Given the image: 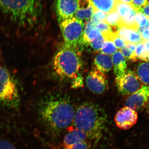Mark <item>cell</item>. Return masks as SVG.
Here are the masks:
<instances>
[{
    "label": "cell",
    "instance_id": "d4e9b609",
    "mask_svg": "<svg viewBox=\"0 0 149 149\" xmlns=\"http://www.w3.org/2000/svg\"><path fill=\"white\" fill-rule=\"evenodd\" d=\"M107 13L101 11L95 10L91 19V21L94 24H97L101 22H104Z\"/></svg>",
    "mask_w": 149,
    "mask_h": 149
},
{
    "label": "cell",
    "instance_id": "4fadbf2b",
    "mask_svg": "<svg viewBox=\"0 0 149 149\" xmlns=\"http://www.w3.org/2000/svg\"><path fill=\"white\" fill-rule=\"evenodd\" d=\"M95 10L91 0H78L74 17L82 21H88L91 19Z\"/></svg>",
    "mask_w": 149,
    "mask_h": 149
},
{
    "label": "cell",
    "instance_id": "ffe728a7",
    "mask_svg": "<svg viewBox=\"0 0 149 149\" xmlns=\"http://www.w3.org/2000/svg\"><path fill=\"white\" fill-rule=\"evenodd\" d=\"M104 22L111 27H118L119 26L120 22V17L115 9L107 13Z\"/></svg>",
    "mask_w": 149,
    "mask_h": 149
},
{
    "label": "cell",
    "instance_id": "2e32d148",
    "mask_svg": "<svg viewBox=\"0 0 149 149\" xmlns=\"http://www.w3.org/2000/svg\"><path fill=\"white\" fill-rule=\"evenodd\" d=\"M85 25L83 33V45L89 44L102 35L100 31L96 29L95 24L92 23L91 19L87 21Z\"/></svg>",
    "mask_w": 149,
    "mask_h": 149
},
{
    "label": "cell",
    "instance_id": "e575fe53",
    "mask_svg": "<svg viewBox=\"0 0 149 149\" xmlns=\"http://www.w3.org/2000/svg\"><path fill=\"white\" fill-rule=\"evenodd\" d=\"M118 1L119 2L131 4L132 2V0H118Z\"/></svg>",
    "mask_w": 149,
    "mask_h": 149
},
{
    "label": "cell",
    "instance_id": "9c48e42d",
    "mask_svg": "<svg viewBox=\"0 0 149 149\" xmlns=\"http://www.w3.org/2000/svg\"><path fill=\"white\" fill-rule=\"evenodd\" d=\"M137 112L127 106L120 109L116 113L114 121L116 126L123 130H127L133 127L137 122Z\"/></svg>",
    "mask_w": 149,
    "mask_h": 149
},
{
    "label": "cell",
    "instance_id": "ba28073f",
    "mask_svg": "<svg viewBox=\"0 0 149 149\" xmlns=\"http://www.w3.org/2000/svg\"><path fill=\"white\" fill-rule=\"evenodd\" d=\"M115 10L119 15L120 19V26L138 30V25L136 21L137 12L130 4L117 2Z\"/></svg>",
    "mask_w": 149,
    "mask_h": 149
},
{
    "label": "cell",
    "instance_id": "d590c367",
    "mask_svg": "<svg viewBox=\"0 0 149 149\" xmlns=\"http://www.w3.org/2000/svg\"><path fill=\"white\" fill-rule=\"evenodd\" d=\"M0 61H1V60H0ZM0 65H1V64H0Z\"/></svg>",
    "mask_w": 149,
    "mask_h": 149
},
{
    "label": "cell",
    "instance_id": "836d02e7",
    "mask_svg": "<svg viewBox=\"0 0 149 149\" xmlns=\"http://www.w3.org/2000/svg\"><path fill=\"white\" fill-rule=\"evenodd\" d=\"M143 44L144 46H145L147 50L149 52V40L143 41Z\"/></svg>",
    "mask_w": 149,
    "mask_h": 149
},
{
    "label": "cell",
    "instance_id": "1f68e13d",
    "mask_svg": "<svg viewBox=\"0 0 149 149\" xmlns=\"http://www.w3.org/2000/svg\"><path fill=\"white\" fill-rule=\"evenodd\" d=\"M139 12L142 13L144 15L149 18V3L143 7Z\"/></svg>",
    "mask_w": 149,
    "mask_h": 149
},
{
    "label": "cell",
    "instance_id": "5bb4252c",
    "mask_svg": "<svg viewBox=\"0 0 149 149\" xmlns=\"http://www.w3.org/2000/svg\"><path fill=\"white\" fill-rule=\"evenodd\" d=\"M94 65L96 69L103 72H109L113 66L111 58L108 55L99 54L94 59Z\"/></svg>",
    "mask_w": 149,
    "mask_h": 149
},
{
    "label": "cell",
    "instance_id": "83f0119b",
    "mask_svg": "<svg viewBox=\"0 0 149 149\" xmlns=\"http://www.w3.org/2000/svg\"><path fill=\"white\" fill-rule=\"evenodd\" d=\"M110 41L114 44L117 49L121 50L125 46V42L118 36L116 33L111 39Z\"/></svg>",
    "mask_w": 149,
    "mask_h": 149
},
{
    "label": "cell",
    "instance_id": "9a60e30c",
    "mask_svg": "<svg viewBox=\"0 0 149 149\" xmlns=\"http://www.w3.org/2000/svg\"><path fill=\"white\" fill-rule=\"evenodd\" d=\"M112 61L116 77H119L127 70L126 59L121 52L118 51L113 55Z\"/></svg>",
    "mask_w": 149,
    "mask_h": 149
},
{
    "label": "cell",
    "instance_id": "cb8c5ba5",
    "mask_svg": "<svg viewBox=\"0 0 149 149\" xmlns=\"http://www.w3.org/2000/svg\"><path fill=\"white\" fill-rule=\"evenodd\" d=\"M101 51L102 54L109 55L114 54L117 51V48L111 41L105 40Z\"/></svg>",
    "mask_w": 149,
    "mask_h": 149
},
{
    "label": "cell",
    "instance_id": "30bf717a",
    "mask_svg": "<svg viewBox=\"0 0 149 149\" xmlns=\"http://www.w3.org/2000/svg\"><path fill=\"white\" fill-rule=\"evenodd\" d=\"M86 82L88 89L96 94L103 93L108 88V80L105 74L96 68L88 74Z\"/></svg>",
    "mask_w": 149,
    "mask_h": 149
},
{
    "label": "cell",
    "instance_id": "4316f807",
    "mask_svg": "<svg viewBox=\"0 0 149 149\" xmlns=\"http://www.w3.org/2000/svg\"><path fill=\"white\" fill-rule=\"evenodd\" d=\"M120 50H121L120 52H121L125 58H126L128 59L133 62H136L138 60V58L136 57L135 52L130 50L128 48L126 47L125 46Z\"/></svg>",
    "mask_w": 149,
    "mask_h": 149
},
{
    "label": "cell",
    "instance_id": "d6986e66",
    "mask_svg": "<svg viewBox=\"0 0 149 149\" xmlns=\"http://www.w3.org/2000/svg\"><path fill=\"white\" fill-rule=\"evenodd\" d=\"M90 147L88 140L76 143L63 141L61 143L54 146L51 149H90Z\"/></svg>",
    "mask_w": 149,
    "mask_h": 149
},
{
    "label": "cell",
    "instance_id": "6da1fadb",
    "mask_svg": "<svg viewBox=\"0 0 149 149\" xmlns=\"http://www.w3.org/2000/svg\"><path fill=\"white\" fill-rule=\"evenodd\" d=\"M75 111L68 99H51L44 103L40 109V116L48 131L58 135L73 122Z\"/></svg>",
    "mask_w": 149,
    "mask_h": 149
},
{
    "label": "cell",
    "instance_id": "ac0fdd59",
    "mask_svg": "<svg viewBox=\"0 0 149 149\" xmlns=\"http://www.w3.org/2000/svg\"><path fill=\"white\" fill-rule=\"evenodd\" d=\"M135 73L143 84L149 85V61L139 63Z\"/></svg>",
    "mask_w": 149,
    "mask_h": 149
},
{
    "label": "cell",
    "instance_id": "7a4b0ae2",
    "mask_svg": "<svg viewBox=\"0 0 149 149\" xmlns=\"http://www.w3.org/2000/svg\"><path fill=\"white\" fill-rule=\"evenodd\" d=\"M107 116L101 107L92 102L80 104L74 112V128L86 134L89 140L98 142L103 136Z\"/></svg>",
    "mask_w": 149,
    "mask_h": 149
},
{
    "label": "cell",
    "instance_id": "7c38bea8",
    "mask_svg": "<svg viewBox=\"0 0 149 149\" xmlns=\"http://www.w3.org/2000/svg\"><path fill=\"white\" fill-rule=\"evenodd\" d=\"M78 0H56L55 7L59 21L74 17Z\"/></svg>",
    "mask_w": 149,
    "mask_h": 149
},
{
    "label": "cell",
    "instance_id": "52a82bcc",
    "mask_svg": "<svg viewBox=\"0 0 149 149\" xmlns=\"http://www.w3.org/2000/svg\"><path fill=\"white\" fill-rule=\"evenodd\" d=\"M116 83L118 91L123 96L130 95L143 85L135 72L130 70H126L122 75L116 77Z\"/></svg>",
    "mask_w": 149,
    "mask_h": 149
},
{
    "label": "cell",
    "instance_id": "44dd1931",
    "mask_svg": "<svg viewBox=\"0 0 149 149\" xmlns=\"http://www.w3.org/2000/svg\"><path fill=\"white\" fill-rule=\"evenodd\" d=\"M136 21L138 25V30L141 33L145 29L149 28V18L140 12H137Z\"/></svg>",
    "mask_w": 149,
    "mask_h": 149
},
{
    "label": "cell",
    "instance_id": "e0dca14e",
    "mask_svg": "<svg viewBox=\"0 0 149 149\" xmlns=\"http://www.w3.org/2000/svg\"><path fill=\"white\" fill-rule=\"evenodd\" d=\"M95 8L108 13L115 9L118 0H91Z\"/></svg>",
    "mask_w": 149,
    "mask_h": 149
},
{
    "label": "cell",
    "instance_id": "484cf974",
    "mask_svg": "<svg viewBox=\"0 0 149 149\" xmlns=\"http://www.w3.org/2000/svg\"><path fill=\"white\" fill-rule=\"evenodd\" d=\"M105 41L104 38L101 35L89 44L93 49L96 51L101 50Z\"/></svg>",
    "mask_w": 149,
    "mask_h": 149
},
{
    "label": "cell",
    "instance_id": "f546056e",
    "mask_svg": "<svg viewBox=\"0 0 149 149\" xmlns=\"http://www.w3.org/2000/svg\"><path fill=\"white\" fill-rule=\"evenodd\" d=\"M74 79L71 85L72 88H78L83 87V78L81 75H77V77Z\"/></svg>",
    "mask_w": 149,
    "mask_h": 149
},
{
    "label": "cell",
    "instance_id": "8992f818",
    "mask_svg": "<svg viewBox=\"0 0 149 149\" xmlns=\"http://www.w3.org/2000/svg\"><path fill=\"white\" fill-rule=\"evenodd\" d=\"M17 97L16 83L8 70L0 65V101L10 102Z\"/></svg>",
    "mask_w": 149,
    "mask_h": 149
},
{
    "label": "cell",
    "instance_id": "5b68a950",
    "mask_svg": "<svg viewBox=\"0 0 149 149\" xmlns=\"http://www.w3.org/2000/svg\"><path fill=\"white\" fill-rule=\"evenodd\" d=\"M85 24L74 17L60 22V27L65 45L77 48L83 45Z\"/></svg>",
    "mask_w": 149,
    "mask_h": 149
},
{
    "label": "cell",
    "instance_id": "3957f363",
    "mask_svg": "<svg viewBox=\"0 0 149 149\" xmlns=\"http://www.w3.org/2000/svg\"><path fill=\"white\" fill-rule=\"evenodd\" d=\"M0 7L19 25L31 26L40 16L41 0H0Z\"/></svg>",
    "mask_w": 149,
    "mask_h": 149
},
{
    "label": "cell",
    "instance_id": "8fae6325",
    "mask_svg": "<svg viewBox=\"0 0 149 149\" xmlns=\"http://www.w3.org/2000/svg\"><path fill=\"white\" fill-rule=\"evenodd\" d=\"M149 104V85L143 86L127 99L125 106L136 111L143 109Z\"/></svg>",
    "mask_w": 149,
    "mask_h": 149
},
{
    "label": "cell",
    "instance_id": "7402d4cb",
    "mask_svg": "<svg viewBox=\"0 0 149 149\" xmlns=\"http://www.w3.org/2000/svg\"><path fill=\"white\" fill-rule=\"evenodd\" d=\"M135 53L138 59L146 62L149 61V52L147 50L143 43L137 45Z\"/></svg>",
    "mask_w": 149,
    "mask_h": 149
},
{
    "label": "cell",
    "instance_id": "277c9868",
    "mask_svg": "<svg viewBox=\"0 0 149 149\" xmlns=\"http://www.w3.org/2000/svg\"><path fill=\"white\" fill-rule=\"evenodd\" d=\"M82 65L79 49L65 45L58 51L54 59V70L58 75L62 77H77Z\"/></svg>",
    "mask_w": 149,
    "mask_h": 149
},
{
    "label": "cell",
    "instance_id": "f1b7e54d",
    "mask_svg": "<svg viewBox=\"0 0 149 149\" xmlns=\"http://www.w3.org/2000/svg\"><path fill=\"white\" fill-rule=\"evenodd\" d=\"M149 3V0H132L131 5L137 12L143 7Z\"/></svg>",
    "mask_w": 149,
    "mask_h": 149
},
{
    "label": "cell",
    "instance_id": "4dcf8cb0",
    "mask_svg": "<svg viewBox=\"0 0 149 149\" xmlns=\"http://www.w3.org/2000/svg\"><path fill=\"white\" fill-rule=\"evenodd\" d=\"M0 149H16L14 146L9 141L0 140Z\"/></svg>",
    "mask_w": 149,
    "mask_h": 149
},
{
    "label": "cell",
    "instance_id": "d6a6232c",
    "mask_svg": "<svg viewBox=\"0 0 149 149\" xmlns=\"http://www.w3.org/2000/svg\"><path fill=\"white\" fill-rule=\"evenodd\" d=\"M141 34L143 41L149 40V28L145 29L141 32Z\"/></svg>",
    "mask_w": 149,
    "mask_h": 149
},
{
    "label": "cell",
    "instance_id": "603a6c76",
    "mask_svg": "<svg viewBox=\"0 0 149 149\" xmlns=\"http://www.w3.org/2000/svg\"><path fill=\"white\" fill-rule=\"evenodd\" d=\"M143 40L142 39L141 33L138 30L131 29L128 37V42L131 43L135 45L143 43Z\"/></svg>",
    "mask_w": 149,
    "mask_h": 149
}]
</instances>
